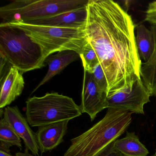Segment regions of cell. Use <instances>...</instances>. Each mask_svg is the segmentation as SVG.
I'll return each instance as SVG.
<instances>
[{
  "instance_id": "9a60e30c",
  "label": "cell",
  "mask_w": 156,
  "mask_h": 156,
  "mask_svg": "<svg viewBox=\"0 0 156 156\" xmlns=\"http://www.w3.org/2000/svg\"><path fill=\"white\" fill-rule=\"evenodd\" d=\"M150 30L154 37L155 47L150 58L142 63L140 77L151 96H156V26L151 25Z\"/></svg>"
},
{
  "instance_id": "ffe728a7",
  "label": "cell",
  "mask_w": 156,
  "mask_h": 156,
  "mask_svg": "<svg viewBox=\"0 0 156 156\" xmlns=\"http://www.w3.org/2000/svg\"><path fill=\"white\" fill-rule=\"evenodd\" d=\"M145 20L151 25L156 26V1L149 3Z\"/></svg>"
},
{
  "instance_id": "5b68a950",
  "label": "cell",
  "mask_w": 156,
  "mask_h": 156,
  "mask_svg": "<svg viewBox=\"0 0 156 156\" xmlns=\"http://www.w3.org/2000/svg\"><path fill=\"white\" fill-rule=\"evenodd\" d=\"M26 118L31 126L39 127L82 115L81 107L72 98L57 92L29 98L26 102Z\"/></svg>"
},
{
  "instance_id": "7a4b0ae2",
  "label": "cell",
  "mask_w": 156,
  "mask_h": 156,
  "mask_svg": "<svg viewBox=\"0 0 156 156\" xmlns=\"http://www.w3.org/2000/svg\"><path fill=\"white\" fill-rule=\"evenodd\" d=\"M132 113L108 108L105 117L84 133L71 140L64 156H93L115 141L132 121Z\"/></svg>"
},
{
  "instance_id": "d4e9b609",
  "label": "cell",
  "mask_w": 156,
  "mask_h": 156,
  "mask_svg": "<svg viewBox=\"0 0 156 156\" xmlns=\"http://www.w3.org/2000/svg\"><path fill=\"white\" fill-rule=\"evenodd\" d=\"M152 156H156V151H155V153H154V155H152Z\"/></svg>"
},
{
  "instance_id": "ba28073f",
  "label": "cell",
  "mask_w": 156,
  "mask_h": 156,
  "mask_svg": "<svg viewBox=\"0 0 156 156\" xmlns=\"http://www.w3.org/2000/svg\"><path fill=\"white\" fill-rule=\"evenodd\" d=\"M107 94L101 91L95 82L93 74L84 70L82 102V113H86L94 121L99 112L107 108Z\"/></svg>"
},
{
  "instance_id": "e0dca14e",
  "label": "cell",
  "mask_w": 156,
  "mask_h": 156,
  "mask_svg": "<svg viewBox=\"0 0 156 156\" xmlns=\"http://www.w3.org/2000/svg\"><path fill=\"white\" fill-rule=\"evenodd\" d=\"M0 120V141L11 146H16L20 150L22 149L21 138L12 127L5 118Z\"/></svg>"
},
{
  "instance_id": "4fadbf2b",
  "label": "cell",
  "mask_w": 156,
  "mask_h": 156,
  "mask_svg": "<svg viewBox=\"0 0 156 156\" xmlns=\"http://www.w3.org/2000/svg\"><path fill=\"white\" fill-rule=\"evenodd\" d=\"M80 55L74 51L67 50L58 52L56 54L51 55L46 58L45 63L48 65V70L43 79L33 90L34 93L56 75L59 74L67 66L78 60Z\"/></svg>"
},
{
  "instance_id": "d6986e66",
  "label": "cell",
  "mask_w": 156,
  "mask_h": 156,
  "mask_svg": "<svg viewBox=\"0 0 156 156\" xmlns=\"http://www.w3.org/2000/svg\"><path fill=\"white\" fill-rule=\"evenodd\" d=\"M95 82L101 91L107 94L108 93V84L105 75L100 63H98L95 67L93 73ZM108 97V96H107Z\"/></svg>"
},
{
  "instance_id": "ac0fdd59",
  "label": "cell",
  "mask_w": 156,
  "mask_h": 156,
  "mask_svg": "<svg viewBox=\"0 0 156 156\" xmlns=\"http://www.w3.org/2000/svg\"><path fill=\"white\" fill-rule=\"evenodd\" d=\"M80 58L83 62L84 70L90 73H93L95 67L99 63L96 53L88 42L84 48Z\"/></svg>"
},
{
  "instance_id": "7402d4cb",
  "label": "cell",
  "mask_w": 156,
  "mask_h": 156,
  "mask_svg": "<svg viewBox=\"0 0 156 156\" xmlns=\"http://www.w3.org/2000/svg\"><path fill=\"white\" fill-rule=\"evenodd\" d=\"M114 142L111 143L110 148L105 156H124L120 152L115 150L113 147Z\"/></svg>"
},
{
  "instance_id": "30bf717a",
  "label": "cell",
  "mask_w": 156,
  "mask_h": 156,
  "mask_svg": "<svg viewBox=\"0 0 156 156\" xmlns=\"http://www.w3.org/2000/svg\"><path fill=\"white\" fill-rule=\"evenodd\" d=\"M87 6L51 17L22 22L34 25L84 29L87 16Z\"/></svg>"
},
{
  "instance_id": "8992f818",
  "label": "cell",
  "mask_w": 156,
  "mask_h": 156,
  "mask_svg": "<svg viewBox=\"0 0 156 156\" xmlns=\"http://www.w3.org/2000/svg\"><path fill=\"white\" fill-rule=\"evenodd\" d=\"M89 0H15L0 8L1 23L39 20L87 5Z\"/></svg>"
},
{
  "instance_id": "277c9868",
  "label": "cell",
  "mask_w": 156,
  "mask_h": 156,
  "mask_svg": "<svg viewBox=\"0 0 156 156\" xmlns=\"http://www.w3.org/2000/svg\"><path fill=\"white\" fill-rule=\"evenodd\" d=\"M0 54L22 73L45 66L46 58L41 46L15 27L0 25Z\"/></svg>"
},
{
  "instance_id": "6da1fadb",
  "label": "cell",
  "mask_w": 156,
  "mask_h": 156,
  "mask_svg": "<svg viewBox=\"0 0 156 156\" xmlns=\"http://www.w3.org/2000/svg\"><path fill=\"white\" fill-rule=\"evenodd\" d=\"M87 6L85 32L105 75L108 96L132 88L142 62L131 16L112 0H89Z\"/></svg>"
},
{
  "instance_id": "8fae6325",
  "label": "cell",
  "mask_w": 156,
  "mask_h": 156,
  "mask_svg": "<svg viewBox=\"0 0 156 156\" xmlns=\"http://www.w3.org/2000/svg\"><path fill=\"white\" fill-rule=\"evenodd\" d=\"M69 122L66 120L38 128L36 138L41 155L53 150L64 142Z\"/></svg>"
},
{
  "instance_id": "9c48e42d",
  "label": "cell",
  "mask_w": 156,
  "mask_h": 156,
  "mask_svg": "<svg viewBox=\"0 0 156 156\" xmlns=\"http://www.w3.org/2000/svg\"><path fill=\"white\" fill-rule=\"evenodd\" d=\"M3 117L18 136L22 139L25 145V151H30L34 156H40L36 133L31 129L27 119L18 107L15 106L5 108Z\"/></svg>"
},
{
  "instance_id": "7c38bea8",
  "label": "cell",
  "mask_w": 156,
  "mask_h": 156,
  "mask_svg": "<svg viewBox=\"0 0 156 156\" xmlns=\"http://www.w3.org/2000/svg\"><path fill=\"white\" fill-rule=\"evenodd\" d=\"M22 73L12 66L1 83L0 93V108H4L20 96L24 87Z\"/></svg>"
},
{
  "instance_id": "603a6c76",
  "label": "cell",
  "mask_w": 156,
  "mask_h": 156,
  "mask_svg": "<svg viewBox=\"0 0 156 156\" xmlns=\"http://www.w3.org/2000/svg\"><path fill=\"white\" fill-rule=\"evenodd\" d=\"M111 144H110V145H108V146L106 147L105 148L103 149L102 150L100 151H99L98 153L95 154V155H93V156H105V155L106 154L107 152H108V150H109V147H110V145H111Z\"/></svg>"
},
{
  "instance_id": "cb8c5ba5",
  "label": "cell",
  "mask_w": 156,
  "mask_h": 156,
  "mask_svg": "<svg viewBox=\"0 0 156 156\" xmlns=\"http://www.w3.org/2000/svg\"><path fill=\"white\" fill-rule=\"evenodd\" d=\"M15 156H34L29 153V151H25L24 152H18L15 154Z\"/></svg>"
},
{
  "instance_id": "52a82bcc",
  "label": "cell",
  "mask_w": 156,
  "mask_h": 156,
  "mask_svg": "<svg viewBox=\"0 0 156 156\" xmlns=\"http://www.w3.org/2000/svg\"><path fill=\"white\" fill-rule=\"evenodd\" d=\"M151 95L141 79L132 88L125 89L107 97V108L144 115V106L150 102Z\"/></svg>"
},
{
  "instance_id": "2e32d148",
  "label": "cell",
  "mask_w": 156,
  "mask_h": 156,
  "mask_svg": "<svg viewBox=\"0 0 156 156\" xmlns=\"http://www.w3.org/2000/svg\"><path fill=\"white\" fill-rule=\"evenodd\" d=\"M136 40L140 57L147 62L153 53L155 47L152 32L143 24H140L137 27Z\"/></svg>"
},
{
  "instance_id": "5bb4252c",
  "label": "cell",
  "mask_w": 156,
  "mask_h": 156,
  "mask_svg": "<svg viewBox=\"0 0 156 156\" xmlns=\"http://www.w3.org/2000/svg\"><path fill=\"white\" fill-rule=\"evenodd\" d=\"M113 147L124 156H147L149 154L148 150L135 132H127L124 138L114 141Z\"/></svg>"
},
{
  "instance_id": "44dd1931",
  "label": "cell",
  "mask_w": 156,
  "mask_h": 156,
  "mask_svg": "<svg viewBox=\"0 0 156 156\" xmlns=\"http://www.w3.org/2000/svg\"><path fill=\"white\" fill-rule=\"evenodd\" d=\"M11 147L6 143L0 141V156H13L10 153Z\"/></svg>"
},
{
  "instance_id": "3957f363",
  "label": "cell",
  "mask_w": 156,
  "mask_h": 156,
  "mask_svg": "<svg viewBox=\"0 0 156 156\" xmlns=\"http://www.w3.org/2000/svg\"><path fill=\"white\" fill-rule=\"evenodd\" d=\"M0 25L23 30L42 48L47 58L56 52L74 51L81 55L88 43L84 29L63 28L28 24L22 22H11Z\"/></svg>"
}]
</instances>
